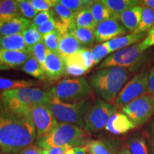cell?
<instances>
[{
	"instance_id": "cell-53",
	"label": "cell",
	"mask_w": 154,
	"mask_h": 154,
	"mask_svg": "<svg viewBox=\"0 0 154 154\" xmlns=\"http://www.w3.org/2000/svg\"><path fill=\"white\" fill-rule=\"evenodd\" d=\"M0 154H4L2 151V150H1V149H0Z\"/></svg>"
},
{
	"instance_id": "cell-42",
	"label": "cell",
	"mask_w": 154,
	"mask_h": 154,
	"mask_svg": "<svg viewBox=\"0 0 154 154\" xmlns=\"http://www.w3.org/2000/svg\"><path fill=\"white\" fill-rule=\"evenodd\" d=\"M140 47L143 51H146L150 47L154 46V26L148 32L146 38L140 42Z\"/></svg>"
},
{
	"instance_id": "cell-17",
	"label": "cell",
	"mask_w": 154,
	"mask_h": 154,
	"mask_svg": "<svg viewBox=\"0 0 154 154\" xmlns=\"http://www.w3.org/2000/svg\"><path fill=\"white\" fill-rule=\"evenodd\" d=\"M32 54L22 51H10L0 49V59L9 69H15L23 64L32 57Z\"/></svg>"
},
{
	"instance_id": "cell-45",
	"label": "cell",
	"mask_w": 154,
	"mask_h": 154,
	"mask_svg": "<svg viewBox=\"0 0 154 154\" xmlns=\"http://www.w3.org/2000/svg\"><path fill=\"white\" fill-rule=\"evenodd\" d=\"M65 154H87L85 147H71L66 150Z\"/></svg>"
},
{
	"instance_id": "cell-3",
	"label": "cell",
	"mask_w": 154,
	"mask_h": 154,
	"mask_svg": "<svg viewBox=\"0 0 154 154\" xmlns=\"http://www.w3.org/2000/svg\"><path fill=\"white\" fill-rule=\"evenodd\" d=\"M129 71L120 66L101 69L90 77L89 84L96 94L111 103L114 101L129 77Z\"/></svg>"
},
{
	"instance_id": "cell-43",
	"label": "cell",
	"mask_w": 154,
	"mask_h": 154,
	"mask_svg": "<svg viewBox=\"0 0 154 154\" xmlns=\"http://www.w3.org/2000/svg\"><path fill=\"white\" fill-rule=\"evenodd\" d=\"M37 29L40 34L43 36L45 34H47L50 33V32H53V31L57 30V28H56V25L54 20L52 19H51L49 21L44 23L41 26H38Z\"/></svg>"
},
{
	"instance_id": "cell-14",
	"label": "cell",
	"mask_w": 154,
	"mask_h": 154,
	"mask_svg": "<svg viewBox=\"0 0 154 154\" xmlns=\"http://www.w3.org/2000/svg\"><path fill=\"white\" fill-rule=\"evenodd\" d=\"M136 127V125L125 113L116 112L109 119L105 126V129L114 135H123Z\"/></svg>"
},
{
	"instance_id": "cell-24",
	"label": "cell",
	"mask_w": 154,
	"mask_h": 154,
	"mask_svg": "<svg viewBox=\"0 0 154 154\" xmlns=\"http://www.w3.org/2000/svg\"><path fill=\"white\" fill-rule=\"evenodd\" d=\"M97 24L92 15L91 8L84 9L76 14L74 24H73V29L85 28L94 30Z\"/></svg>"
},
{
	"instance_id": "cell-33",
	"label": "cell",
	"mask_w": 154,
	"mask_h": 154,
	"mask_svg": "<svg viewBox=\"0 0 154 154\" xmlns=\"http://www.w3.org/2000/svg\"><path fill=\"white\" fill-rule=\"evenodd\" d=\"M128 146L131 154H149L145 140L141 136H132L128 140Z\"/></svg>"
},
{
	"instance_id": "cell-44",
	"label": "cell",
	"mask_w": 154,
	"mask_h": 154,
	"mask_svg": "<svg viewBox=\"0 0 154 154\" xmlns=\"http://www.w3.org/2000/svg\"><path fill=\"white\" fill-rule=\"evenodd\" d=\"M18 154H47V149H41L36 145H30L24 148Z\"/></svg>"
},
{
	"instance_id": "cell-31",
	"label": "cell",
	"mask_w": 154,
	"mask_h": 154,
	"mask_svg": "<svg viewBox=\"0 0 154 154\" xmlns=\"http://www.w3.org/2000/svg\"><path fill=\"white\" fill-rule=\"evenodd\" d=\"M22 34L24 39L25 43L28 46V47L29 48L30 50L32 49V48L35 44L38 43V42L43 41L42 40L43 36L40 34L37 29V27L36 26H34L33 23H31L29 26L26 29L23 31Z\"/></svg>"
},
{
	"instance_id": "cell-21",
	"label": "cell",
	"mask_w": 154,
	"mask_h": 154,
	"mask_svg": "<svg viewBox=\"0 0 154 154\" xmlns=\"http://www.w3.org/2000/svg\"><path fill=\"white\" fill-rule=\"evenodd\" d=\"M63 60L65 63L76 65L87 71L95 65L91 50H88L86 48L81 49L70 57L65 58Z\"/></svg>"
},
{
	"instance_id": "cell-15",
	"label": "cell",
	"mask_w": 154,
	"mask_h": 154,
	"mask_svg": "<svg viewBox=\"0 0 154 154\" xmlns=\"http://www.w3.org/2000/svg\"><path fill=\"white\" fill-rule=\"evenodd\" d=\"M147 33H131L127 35L121 36L114 38L110 41L107 42L106 44L109 48L111 53L115 52L119 50L125 49L131 46L134 45L141 42L146 38Z\"/></svg>"
},
{
	"instance_id": "cell-25",
	"label": "cell",
	"mask_w": 154,
	"mask_h": 154,
	"mask_svg": "<svg viewBox=\"0 0 154 154\" xmlns=\"http://www.w3.org/2000/svg\"><path fill=\"white\" fill-rule=\"evenodd\" d=\"M103 3L113 11L117 16L120 15L127 9L140 5L138 0H101Z\"/></svg>"
},
{
	"instance_id": "cell-50",
	"label": "cell",
	"mask_w": 154,
	"mask_h": 154,
	"mask_svg": "<svg viewBox=\"0 0 154 154\" xmlns=\"http://www.w3.org/2000/svg\"><path fill=\"white\" fill-rule=\"evenodd\" d=\"M117 154H131V153L129 150L126 149L121 150V151L120 152H119V153Z\"/></svg>"
},
{
	"instance_id": "cell-51",
	"label": "cell",
	"mask_w": 154,
	"mask_h": 154,
	"mask_svg": "<svg viewBox=\"0 0 154 154\" xmlns=\"http://www.w3.org/2000/svg\"><path fill=\"white\" fill-rule=\"evenodd\" d=\"M151 131L154 134V119L153 120V121H152V124L151 126Z\"/></svg>"
},
{
	"instance_id": "cell-46",
	"label": "cell",
	"mask_w": 154,
	"mask_h": 154,
	"mask_svg": "<svg viewBox=\"0 0 154 154\" xmlns=\"http://www.w3.org/2000/svg\"><path fill=\"white\" fill-rule=\"evenodd\" d=\"M69 146H63V147H52L47 149V154H65L66 150L69 149Z\"/></svg>"
},
{
	"instance_id": "cell-1",
	"label": "cell",
	"mask_w": 154,
	"mask_h": 154,
	"mask_svg": "<svg viewBox=\"0 0 154 154\" xmlns=\"http://www.w3.org/2000/svg\"><path fill=\"white\" fill-rule=\"evenodd\" d=\"M36 139L32 118L8 111L0 98V149L4 154H18Z\"/></svg>"
},
{
	"instance_id": "cell-36",
	"label": "cell",
	"mask_w": 154,
	"mask_h": 154,
	"mask_svg": "<svg viewBox=\"0 0 154 154\" xmlns=\"http://www.w3.org/2000/svg\"><path fill=\"white\" fill-rule=\"evenodd\" d=\"M17 2V6L19 14L22 17L27 19H34L37 14L38 11L34 8L33 6L30 3V1L26 0H19Z\"/></svg>"
},
{
	"instance_id": "cell-9",
	"label": "cell",
	"mask_w": 154,
	"mask_h": 154,
	"mask_svg": "<svg viewBox=\"0 0 154 154\" xmlns=\"http://www.w3.org/2000/svg\"><path fill=\"white\" fill-rule=\"evenodd\" d=\"M149 72L146 69L136 74L123 87L115 99L117 108L124 107L128 103L149 92Z\"/></svg>"
},
{
	"instance_id": "cell-38",
	"label": "cell",
	"mask_w": 154,
	"mask_h": 154,
	"mask_svg": "<svg viewBox=\"0 0 154 154\" xmlns=\"http://www.w3.org/2000/svg\"><path fill=\"white\" fill-rule=\"evenodd\" d=\"M31 52H32V56H34L36 58V59L42 66H44V62L46 60V57H47V49L46 48L44 45L43 41L38 42L31 49Z\"/></svg>"
},
{
	"instance_id": "cell-19",
	"label": "cell",
	"mask_w": 154,
	"mask_h": 154,
	"mask_svg": "<svg viewBox=\"0 0 154 154\" xmlns=\"http://www.w3.org/2000/svg\"><path fill=\"white\" fill-rule=\"evenodd\" d=\"M29 19L18 17L0 25V36L14 35L22 33L31 24Z\"/></svg>"
},
{
	"instance_id": "cell-41",
	"label": "cell",
	"mask_w": 154,
	"mask_h": 154,
	"mask_svg": "<svg viewBox=\"0 0 154 154\" xmlns=\"http://www.w3.org/2000/svg\"><path fill=\"white\" fill-rule=\"evenodd\" d=\"M51 19V14L50 11H41L38 13L36 16L33 19V24L36 27L41 26L44 23L49 21Z\"/></svg>"
},
{
	"instance_id": "cell-48",
	"label": "cell",
	"mask_w": 154,
	"mask_h": 154,
	"mask_svg": "<svg viewBox=\"0 0 154 154\" xmlns=\"http://www.w3.org/2000/svg\"><path fill=\"white\" fill-rule=\"evenodd\" d=\"M140 6L148 7L154 10V0H143L140 1Z\"/></svg>"
},
{
	"instance_id": "cell-11",
	"label": "cell",
	"mask_w": 154,
	"mask_h": 154,
	"mask_svg": "<svg viewBox=\"0 0 154 154\" xmlns=\"http://www.w3.org/2000/svg\"><path fill=\"white\" fill-rule=\"evenodd\" d=\"M29 113L35 127L37 140L49 134L58 124V121L48 105L32 106L29 108Z\"/></svg>"
},
{
	"instance_id": "cell-6",
	"label": "cell",
	"mask_w": 154,
	"mask_h": 154,
	"mask_svg": "<svg viewBox=\"0 0 154 154\" xmlns=\"http://www.w3.org/2000/svg\"><path fill=\"white\" fill-rule=\"evenodd\" d=\"M146 51H143L140 43L125 49L119 50L109 55L100 63L99 68L120 66L131 72L138 70L146 61Z\"/></svg>"
},
{
	"instance_id": "cell-5",
	"label": "cell",
	"mask_w": 154,
	"mask_h": 154,
	"mask_svg": "<svg viewBox=\"0 0 154 154\" xmlns=\"http://www.w3.org/2000/svg\"><path fill=\"white\" fill-rule=\"evenodd\" d=\"M51 97L65 103L84 101L91 93V86L84 78L63 79L49 91Z\"/></svg>"
},
{
	"instance_id": "cell-16",
	"label": "cell",
	"mask_w": 154,
	"mask_h": 154,
	"mask_svg": "<svg viewBox=\"0 0 154 154\" xmlns=\"http://www.w3.org/2000/svg\"><path fill=\"white\" fill-rule=\"evenodd\" d=\"M142 11L141 6L138 5L127 9L119 15V19L127 31L134 33L137 29L141 20Z\"/></svg>"
},
{
	"instance_id": "cell-28",
	"label": "cell",
	"mask_w": 154,
	"mask_h": 154,
	"mask_svg": "<svg viewBox=\"0 0 154 154\" xmlns=\"http://www.w3.org/2000/svg\"><path fill=\"white\" fill-rule=\"evenodd\" d=\"M36 84L32 80H16L0 76V91H9L22 88H29Z\"/></svg>"
},
{
	"instance_id": "cell-4",
	"label": "cell",
	"mask_w": 154,
	"mask_h": 154,
	"mask_svg": "<svg viewBox=\"0 0 154 154\" xmlns=\"http://www.w3.org/2000/svg\"><path fill=\"white\" fill-rule=\"evenodd\" d=\"M86 141L82 128L73 124L58 123L49 134L37 140L36 146L44 149L63 146L79 147L84 146Z\"/></svg>"
},
{
	"instance_id": "cell-7",
	"label": "cell",
	"mask_w": 154,
	"mask_h": 154,
	"mask_svg": "<svg viewBox=\"0 0 154 154\" xmlns=\"http://www.w3.org/2000/svg\"><path fill=\"white\" fill-rule=\"evenodd\" d=\"M48 106L58 123L73 124L82 128L84 126V116L90 106L86 101L65 103L51 97Z\"/></svg>"
},
{
	"instance_id": "cell-2",
	"label": "cell",
	"mask_w": 154,
	"mask_h": 154,
	"mask_svg": "<svg viewBox=\"0 0 154 154\" xmlns=\"http://www.w3.org/2000/svg\"><path fill=\"white\" fill-rule=\"evenodd\" d=\"M4 106L15 114L30 117L29 108L36 104L49 105L51 100L49 92L38 88H22L3 91L0 95Z\"/></svg>"
},
{
	"instance_id": "cell-22",
	"label": "cell",
	"mask_w": 154,
	"mask_h": 154,
	"mask_svg": "<svg viewBox=\"0 0 154 154\" xmlns=\"http://www.w3.org/2000/svg\"><path fill=\"white\" fill-rule=\"evenodd\" d=\"M91 11L96 24L109 19H118L119 16L114 14L102 1H95L91 7Z\"/></svg>"
},
{
	"instance_id": "cell-12",
	"label": "cell",
	"mask_w": 154,
	"mask_h": 154,
	"mask_svg": "<svg viewBox=\"0 0 154 154\" xmlns=\"http://www.w3.org/2000/svg\"><path fill=\"white\" fill-rule=\"evenodd\" d=\"M126 32V29L117 19L103 21L97 24L94 30L96 42L103 43L124 35Z\"/></svg>"
},
{
	"instance_id": "cell-40",
	"label": "cell",
	"mask_w": 154,
	"mask_h": 154,
	"mask_svg": "<svg viewBox=\"0 0 154 154\" xmlns=\"http://www.w3.org/2000/svg\"><path fill=\"white\" fill-rule=\"evenodd\" d=\"M86 72H88L87 70L81 68L76 65L72 64V63H65L64 75L66 74L69 76L78 77L85 74Z\"/></svg>"
},
{
	"instance_id": "cell-20",
	"label": "cell",
	"mask_w": 154,
	"mask_h": 154,
	"mask_svg": "<svg viewBox=\"0 0 154 154\" xmlns=\"http://www.w3.org/2000/svg\"><path fill=\"white\" fill-rule=\"evenodd\" d=\"M83 49H84V47L68 32L61 36L58 47V53L63 59H65Z\"/></svg>"
},
{
	"instance_id": "cell-23",
	"label": "cell",
	"mask_w": 154,
	"mask_h": 154,
	"mask_svg": "<svg viewBox=\"0 0 154 154\" xmlns=\"http://www.w3.org/2000/svg\"><path fill=\"white\" fill-rule=\"evenodd\" d=\"M21 17L17 2L13 0L0 1V25L16 17Z\"/></svg>"
},
{
	"instance_id": "cell-49",
	"label": "cell",
	"mask_w": 154,
	"mask_h": 154,
	"mask_svg": "<svg viewBox=\"0 0 154 154\" xmlns=\"http://www.w3.org/2000/svg\"><path fill=\"white\" fill-rule=\"evenodd\" d=\"M7 69H9V67H7L6 65L0 59V70H7Z\"/></svg>"
},
{
	"instance_id": "cell-18",
	"label": "cell",
	"mask_w": 154,
	"mask_h": 154,
	"mask_svg": "<svg viewBox=\"0 0 154 154\" xmlns=\"http://www.w3.org/2000/svg\"><path fill=\"white\" fill-rule=\"evenodd\" d=\"M0 49L22 51L31 54V50L25 43L22 34L0 36Z\"/></svg>"
},
{
	"instance_id": "cell-26",
	"label": "cell",
	"mask_w": 154,
	"mask_h": 154,
	"mask_svg": "<svg viewBox=\"0 0 154 154\" xmlns=\"http://www.w3.org/2000/svg\"><path fill=\"white\" fill-rule=\"evenodd\" d=\"M23 72L31 75L38 79H44L46 78L43 66L36 60L34 56H32L22 66Z\"/></svg>"
},
{
	"instance_id": "cell-27",
	"label": "cell",
	"mask_w": 154,
	"mask_h": 154,
	"mask_svg": "<svg viewBox=\"0 0 154 154\" xmlns=\"http://www.w3.org/2000/svg\"><path fill=\"white\" fill-rule=\"evenodd\" d=\"M82 46L87 47L94 44L96 38L94 30L85 28H74L69 32Z\"/></svg>"
},
{
	"instance_id": "cell-30",
	"label": "cell",
	"mask_w": 154,
	"mask_h": 154,
	"mask_svg": "<svg viewBox=\"0 0 154 154\" xmlns=\"http://www.w3.org/2000/svg\"><path fill=\"white\" fill-rule=\"evenodd\" d=\"M142 9L143 11L141 20L139 26L134 33H144L149 32L154 26V10L144 7H142Z\"/></svg>"
},
{
	"instance_id": "cell-29",
	"label": "cell",
	"mask_w": 154,
	"mask_h": 154,
	"mask_svg": "<svg viewBox=\"0 0 154 154\" xmlns=\"http://www.w3.org/2000/svg\"><path fill=\"white\" fill-rule=\"evenodd\" d=\"M51 9L59 18H60L63 22H65L70 26V30H72L73 29V24H74L76 13L58 2V1H56Z\"/></svg>"
},
{
	"instance_id": "cell-32",
	"label": "cell",
	"mask_w": 154,
	"mask_h": 154,
	"mask_svg": "<svg viewBox=\"0 0 154 154\" xmlns=\"http://www.w3.org/2000/svg\"><path fill=\"white\" fill-rule=\"evenodd\" d=\"M94 2L88 0H59L58 2L76 14L84 9L91 8Z\"/></svg>"
},
{
	"instance_id": "cell-52",
	"label": "cell",
	"mask_w": 154,
	"mask_h": 154,
	"mask_svg": "<svg viewBox=\"0 0 154 154\" xmlns=\"http://www.w3.org/2000/svg\"><path fill=\"white\" fill-rule=\"evenodd\" d=\"M151 154H154V140L151 145Z\"/></svg>"
},
{
	"instance_id": "cell-35",
	"label": "cell",
	"mask_w": 154,
	"mask_h": 154,
	"mask_svg": "<svg viewBox=\"0 0 154 154\" xmlns=\"http://www.w3.org/2000/svg\"><path fill=\"white\" fill-rule=\"evenodd\" d=\"M61 36L62 34L57 30L53 31L43 36L42 40L47 50L53 52H58V47Z\"/></svg>"
},
{
	"instance_id": "cell-37",
	"label": "cell",
	"mask_w": 154,
	"mask_h": 154,
	"mask_svg": "<svg viewBox=\"0 0 154 154\" xmlns=\"http://www.w3.org/2000/svg\"><path fill=\"white\" fill-rule=\"evenodd\" d=\"M91 51L92 53V56H93V59L94 63L97 64L99 63L103 58L110 54L111 51L109 50V48L108 47L106 42L105 43H102L97 44L95 47L92 48L91 49Z\"/></svg>"
},
{
	"instance_id": "cell-39",
	"label": "cell",
	"mask_w": 154,
	"mask_h": 154,
	"mask_svg": "<svg viewBox=\"0 0 154 154\" xmlns=\"http://www.w3.org/2000/svg\"><path fill=\"white\" fill-rule=\"evenodd\" d=\"M56 0H30V3L36 11H46L52 8Z\"/></svg>"
},
{
	"instance_id": "cell-34",
	"label": "cell",
	"mask_w": 154,
	"mask_h": 154,
	"mask_svg": "<svg viewBox=\"0 0 154 154\" xmlns=\"http://www.w3.org/2000/svg\"><path fill=\"white\" fill-rule=\"evenodd\" d=\"M84 147L89 154H112L106 145L99 140H87Z\"/></svg>"
},
{
	"instance_id": "cell-8",
	"label": "cell",
	"mask_w": 154,
	"mask_h": 154,
	"mask_svg": "<svg viewBox=\"0 0 154 154\" xmlns=\"http://www.w3.org/2000/svg\"><path fill=\"white\" fill-rule=\"evenodd\" d=\"M115 105L104 100L97 99L90 106L84 116V130L88 134L100 131L113 113L117 112Z\"/></svg>"
},
{
	"instance_id": "cell-13",
	"label": "cell",
	"mask_w": 154,
	"mask_h": 154,
	"mask_svg": "<svg viewBox=\"0 0 154 154\" xmlns=\"http://www.w3.org/2000/svg\"><path fill=\"white\" fill-rule=\"evenodd\" d=\"M43 69L46 76L49 80L57 79L64 75V60L58 52H53L47 50Z\"/></svg>"
},
{
	"instance_id": "cell-10",
	"label": "cell",
	"mask_w": 154,
	"mask_h": 154,
	"mask_svg": "<svg viewBox=\"0 0 154 154\" xmlns=\"http://www.w3.org/2000/svg\"><path fill=\"white\" fill-rule=\"evenodd\" d=\"M121 110L136 126H141L153 115L154 96L150 94L140 96L122 107Z\"/></svg>"
},
{
	"instance_id": "cell-47",
	"label": "cell",
	"mask_w": 154,
	"mask_h": 154,
	"mask_svg": "<svg viewBox=\"0 0 154 154\" xmlns=\"http://www.w3.org/2000/svg\"><path fill=\"white\" fill-rule=\"evenodd\" d=\"M149 94L154 96V65L149 72Z\"/></svg>"
}]
</instances>
